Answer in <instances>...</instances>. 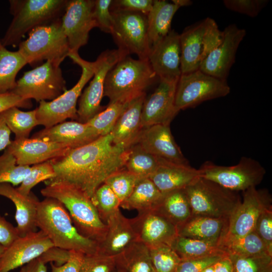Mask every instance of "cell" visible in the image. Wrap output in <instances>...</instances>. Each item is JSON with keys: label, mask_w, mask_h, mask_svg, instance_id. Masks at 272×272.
<instances>
[{"label": "cell", "mask_w": 272, "mask_h": 272, "mask_svg": "<svg viewBox=\"0 0 272 272\" xmlns=\"http://www.w3.org/2000/svg\"><path fill=\"white\" fill-rule=\"evenodd\" d=\"M128 54L122 50H106L94 61V72L89 85L81 94L77 109V121L86 123L102 111L100 103L104 96V86L108 72Z\"/></svg>", "instance_id": "cell-13"}, {"label": "cell", "mask_w": 272, "mask_h": 272, "mask_svg": "<svg viewBox=\"0 0 272 272\" xmlns=\"http://www.w3.org/2000/svg\"><path fill=\"white\" fill-rule=\"evenodd\" d=\"M227 254H217L189 259H181L176 272H201Z\"/></svg>", "instance_id": "cell-50"}, {"label": "cell", "mask_w": 272, "mask_h": 272, "mask_svg": "<svg viewBox=\"0 0 272 272\" xmlns=\"http://www.w3.org/2000/svg\"><path fill=\"white\" fill-rule=\"evenodd\" d=\"M153 0H116L112 1L110 11H125L148 14Z\"/></svg>", "instance_id": "cell-51"}, {"label": "cell", "mask_w": 272, "mask_h": 272, "mask_svg": "<svg viewBox=\"0 0 272 272\" xmlns=\"http://www.w3.org/2000/svg\"><path fill=\"white\" fill-rule=\"evenodd\" d=\"M180 7L173 2L154 0L147 15L148 35L150 48L171 31L174 15Z\"/></svg>", "instance_id": "cell-30"}, {"label": "cell", "mask_w": 272, "mask_h": 272, "mask_svg": "<svg viewBox=\"0 0 272 272\" xmlns=\"http://www.w3.org/2000/svg\"><path fill=\"white\" fill-rule=\"evenodd\" d=\"M178 79H160L154 92L143 104L141 121L144 128L155 124H170L179 111L175 105Z\"/></svg>", "instance_id": "cell-17"}, {"label": "cell", "mask_w": 272, "mask_h": 272, "mask_svg": "<svg viewBox=\"0 0 272 272\" xmlns=\"http://www.w3.org/2000/svg\"><path fill=\"white\" fill-rule=\"evenodd\" d=\"M27 64L18 50H9L3 45L0 39V94L11 92L15 88L16 76Z\"/></svg>", "instance_id": "cell-34"}, {"label": "cell", "mask_w": 272, "mask_h": 272, "mask_svg": "<svg viewBox=\"0 0 272 272\" xmlns=\"http://www.w3.org/2000/svg\"><path fill=\"white\" fill-rule=\"evenodd\" d=\"M156 79L159 78L148 59H135L127 55L107 73L104 96L109 98V103L129 102L145 93Z\"/></svg>", "instance_id": "cell-4"}, {"label": "cell", "mask_w": 272, "mask_h": 272, "mask_svg": "<svg viewBox=\"0 0 272 272\" xmlns=\"http://www.w3.org/2000/svg\"><path fill=\"white\" fill-rule=\"evenodd\" d=\"M6 149L18 165L29 166L60 157L72 149L64 145L31 138L15 139Z\"/></svg>", "instance_id": "cell-22"}, {"label": "cell", "mask_w": 272, "mask_h": 272, "mask_svg": "<svg viewBox=\"0 0 272 272\" xmlns=\"http://www.w3.org/2000/svg\"><path fill=\"white\" fill-rule=\"evenodd\" d=\"M60 64L47 60L43 64L24 73L11 91L25 100L37 102L53 100L66 90Z\"/></svg>", "instance_id": "cell-9"}, {"label": "cell", "mask_w": 272, "mask_h": 272, "mask_svg": "<svg viewBox=\"0 0 272 272\" xmlns=\"http://www.w3.org/2000/svg\"><path fill=\"white\" fill-rule=\"evenodd\" d=\"M223 39L201 62L199 70L221 80H226L235 60L238 47L246 35L245 29L231 24L223 31Z\"/></svg>", "instance_id": "cell-16"}, {"label": "cell", "mask_w": 272, "mask_h": 272, "mask_svg": "<svg viewBox=\"0 0 272 272\" xmlns=\"http://www.w3.org/2000/svg\"><path fill=\"white\" fill-rule=\"evenodd\" d=\"M179 34L174 30L150 48L148 60L157 77L177 79L181 75Z\"/></svg>", "instance_id": "cell-20"}, {"label": "cell", "mask_w": 272, "mask_h": 272, "mask_svg": "<svg viewBox=\"0 0 272 272\" xmlns=\"http://www.w3.org/2000/svg\"><path fill=\"white\" fill-rule=\"evenodd\" d=\"M141 179L124 168L111 174L104 183L108 185L116 195L121 205L130 196Z\"/></svg>", "instance_id": "cell-42"}, {"label": "cell", "mask_w": 272, "mask_h": 272, "mask_svg": "<svg viewBox=\"0 0 272 272\" xmlns=\"http://www.w3.org/2000/svg\"><path fill=\"white\" fill-rule=\"evenodd\" d=\"M52 246V243L40 230L19 237L0 255V272H10L22 267Z\"/></svg>", "instance_id": "cell-18"}, {"label": "cell", "mask_w": 272, "mask_h": 272, "mask_svg": "<svg viewBox=\"0 0 272 272\" xmlns=\"http://www.w3.org/2000/svg\"><path fill=\"white\" fill-rule=\"evenodd\" d=\"M230 92L227 80L197 70L180 75L176 86L175 105L179 112L194 108L205 101L225 97Z\"/></svg>", "instance_id": "cell-11"}, {"label": "cell", "mask_w": 272, "mask_h": 272, "mask_svg": "<svg viewBox=\"0 0 272 272\" xmlns=\"http://www.w3.org/2000/svg\"><path fill=\"white\" fill-rule=\"evenodd\" d=\"M172 2L180 8L181 7L189 6L192 4V2L190 0H173Z\"/></svg>", "instance_id": "cell-59"}, {"label": "cell", "mask_w": 272, "mask_h": 272, "mask_svg": "<svg viewBox=\"0 0 272 272\" xmlns=\"http://www.w3.org/2000/svg\"><path fill=\"white\" fill-rule=\"evenodd\" d=\"M129 102L109 103L105 109L99 112L86 123L100 137L107 135L111 133L119 116Z\"/></svg>", "instance_id": "cell-39"}, {"label": "cell", "mask_w": 272, "mask_h": 272, "mask_svg": "<svg viewBox=\"0 0 272 272\" xmlns=\"http://www.w3.org/2000/svg\"><path fill=\"white\" fill-rule=\"evenodd\" d=\"M201 272H233L231 261L227 254Z\"/></svg>", "instance_id": "cell-56"}, {"label": "cell", "mask_w": 272, "mask_h": 272, "mask_svg": "<svg viewBox=\"0 0 272 272\" xmlns=\"http://www.w3.org/2000/svg\"><path fill=\"white\" fill-rule=\"evenodd\" d=\"M254 230L272 256V208L265 210L258 217Z\"/></svg>", "instance_id": "cell-49"}, {"label": "cell", "mask_w": 272, "mask_h": 272, "mask_svg": "<svg viewBox=\"0 0 272 272\" xmlns=\"http://www.w3.org/2000/svg\"><path fill=\"white\" fill-rule=\"evenodd\" d=\"M0 195L10 199L16 207V228L20 237L37 231L38 198L31 192L28 195L20 193L10 183L0 184Z\"/></svg>", "instance_id": "cell-28"}, {"label": "cell", "mask_w": 272, "mask_h": 272, "mask_svg": "<svg viewBox=\"0 0 272 272\" xmlns=\"http://www.w3.org/2000/svg\"><path fill=\"white\" fill-rule=\"evenodd\" d=\"M68 56L82 69L81 77L77 84L59 97L50 101H42L35 109L39 125L49 128L65 121L66 119L77 120V104L82 90L92 78L94 62L83 59L78 53H69Z\"/></svg>", "instance_id": "cell-8"}, {"label": "cell", "mask_w": 272, "mask_h": 272, "mask_svg": "<svg viewBox=\"0 0 272 272\" xmlns=\"http://www.w3.org/2000/svg\"><path fill=\"white\" fill-rule=\"evenodd\" d=\"M71 251L52 246L44 252L40 257L47 263L53 262L56 265H61L69 259Z\"/></svg>", "instance_id": "cell-55"}, {"label": "cell", "mask_w": 272, "mask_h": 272, "mask_svg": "<svg viewBox=\"0 0 272 272\" xmlns=\"http://www.w3.org/2000/svg\"><path fill=\"white\" fill-rule=\"evenodd\" d=\"M228 255L232 262L233 272H272V256L268 254Z\"/></svg>", "instance_id": "cell-43"}, {"label": "cell", "mask_w": 272, "mask_h": 272, "mask_svg": "<svg viewBox=\"0 0 272 272\" xmlns=\"http://www.w3.org/2000/svg\"><path fill=\"white\" fill-rule=\"evenodd\" d=\"M91 200L99 218L104 224L119 210L120 207V201L118 198L105 183H103L96 190Z\"/></svg>", "instance_id": "cell-40"}, {"label": "cell", "mask_w": 272, "mask_h": 272, "mask_svg": "<svg viewBox=\"0 0 272 272\" xmlns=\"http://www.w3.org/2000/svg\"><path fill=\"white\" fill-rule=\"evenodd\" d=\"M155 210L176 227L186 222L192 216L191 210L184 189L164 194L161 202Z\"/></svg>", "instance_id": "cell-33"}, {"label": "cell", "mask_w": 272, "mask_h": 272, "mask_svg": "<svg viewBox=\"0 0 272 272\" xmlns=\"http://www.w3.org/2000/svg\"><path fill=\"white\" fill-rule=\"evenodd\" d=\"M268 3L266 0H225V7L250 17L257 16Z\"/></svg>", "instance_id": "cell-48"}, {"label": "cell", "mask_w": 272, "mask_h": 272, "mask_svg": "<svg viewBox=\"0 0 272 272\" xmlns=\"http://www.w3.org/2000/svg\"><path fill=\"white\" fill-rule=\"evenodd\" d=\"M30 166L18 165L10 152L6 149L0 156V184L20 185L29 173Z\"/></svg>", "instance_id": "cell-41"}, {"label": "cell", "mask_w": 272, "mask_h": 272, "mask_svg": "<svg viewBox=\"0 0 272 272\" xmlns=\"http://www.w3.org/2000/svg\"><path fill=\"white\" fill-rule=\"evenodd\" d=\"M1 114L9 129L15 134V139L28 138L32 130L39 125L35 109L23 111L14 106Z\"/></svg>", "instance_id": "cell-37"}, {"label": "cell", "mask_w": 272, "mask_h": 272, "mask_svg": "<svg viewBox=\"0 0 272 272\" xmlns=\"http://www.w3.org/2000/svg\"><path fill=\"white\" fill-rule=\"evenodd\" d=\"M40 192L63 205L82 236L97 243L103 239L107 226L99 218L91 198L83 191L67 183L57 182L46 184Z\"/></svg>", "instance_id": "cell-3"}, {"label": "cell", "mask_w": 272, "mask_h": 272, "mask_svg": "<svg viewBox=\"0 0 272 272\" xmlns=\"http://www.w3.org/2000/svg\"><path fill=\"white\" fill-rule=\"evenodd\" d=\"M107 231L103 239L97 243L96 252L114 257L138 241L130 219L120 210L112 215L106 224Z\"/></svg>", "instance_id": "cell-24"}, {"label": "cell", "mask_w": 272, "mask_h": 272, "mask_svg": "<svg viewBox=\"0 0 272 272\" xmlns=\"http://www.w3.org/2000/svg\"><path fill=\"white\" fill-rule=\"evenodd\" d=\"M136 144L157 158L189 164L174 140L170 124H155L144 128Z\"/></svg>", "instance_id": "cell-21"}, {"label": "cell", "mask_w": 272, "mask_h": 272, "mask_svg": "<svg viewBox=\"0 0 272 272\" xmlns=\"http://www.w3.org/2000/svg\"><path fill=\"white\" fill-rule=\"evenodd\" d=\"M198 169L200 177L236 192L256 187L266 174L265 168L258 161L245 156L235 165L221 166L207 161Z\"/></svg>", "instance_id": "cell-10"}, {"label": "cell", "mask_w": 272, "mask_h": 272, "mask_svg": "<svg viewBox=\"0 0 272 272\" xmlns=\"http://www.w3.org/2000/svg\"><path fill=\"white\" fill-rule=\"evenodd\" d=\"M184 190L192 216L229 219L241 202L238 192L200 177Z\"/></svg>", "instance_id": "cell-6"}, {"label": "cell", "mask_w": 272, "mask_h": 272, "mask_svg": "<svg viewBox=\"0 0 272 272\" xmlns=\"http://www.w3.org/2000/svg\"><path fill=\"white\" fill-rule=\"evenodd\" d=\"M128 150L114 144L111 133L100 137L50 160L55 176L44 183L45 185L57 182L67 183L91 198L109 176L125 168Z\"/></svg>", "instance_id": "cell-1"}, {"label": "cell", "mask_w": 272, "mask_h": 272, "mask_svg": "<svg viewBox=\"0 0 272 272\" xmlns=\"http://www.w3.org/2000/svg\"><path fill=\"white\" fill-rule=\"evenodd\" d=\"M19 237L16 227L0 215V244L6 248Z\"/></svg>", "instance_id": "cell-53"}, {"label": "cell", "mask_w": 272, "mask_h": 272, "mask_svg": "<svg viewBox=\"0 0 272 272\" xmlns=\"http://www.w3.org/2000/svg\"><path fill=\"white\" fill-rule=\"evenodd\" d=\"M114 259L117 272H155L149 248L139 241L114 257Z\"/></svg>", "instance_id": "cell-31"}, {"label": "cell", "mask_w": 272, "mask_h": 272, "mask_svg": "<svg viewBox=\"0 0 272 272\" xmlns=\"http://www.w3.org/2000/svg\"><path fill=\"white\" fill-rule=\"evenodd\" d=\"M5 248L4 246L0 244V255L3 252Z\"/></svg>", "instance_id": "cell-60"}, {"label": "cell", "mask_w": 272, "mask_h": 272, "mask_svg": "<svg viewBox=\"0 0 272 272\" xmlns=\"http://www.w3.org/2000/svg\"><path fill=\"white\" fill-rule=\"evenodd\" d=\"M113 19L111 32L118 49L136 54L139 59H148L150 50L147 16L143 14L110 11Z\"/></svg>", "instance_id": "cell-12"}, {"label": "cell", "mask_w": 272, "mask_h": 272, "mask_svg": "<svg viewBox=\"0 0 272 272\" xmlns=\"http://www.w3.org/2000/svg\"><path fill=\"white\" fill-rule=\"evenodd\" d=\"M158 166L149 178L162 194L185 188L199 177L198 169L189 164L172 162L159 158Z\"/></svg>", "instance_id": "cell-27"}, {"label": "cell", "mask_w": 272, "mask_h": 272, "mask_svg": "<svg viewBox=\"0 0 272 272\" xmlns=\"http://www.w3.org/2000/svg\"><path fill=\"white\" fill-rule=\"evenodd\" d=\"M11 131L0 114V151L5 150L11 144Z\"/></svg>", "instance_id": "cell-58"}, {"label": "cell", "mask_w": 272, "mask_h": 272, "mask_svg": "<svg viewBox=\"0 0 272 272\" xmlns=\"http://www.w3.org/2000/svg\"><path fill=\"white\" fill-rule=\"evenodd\" d=\"M170 247L181 259L199 258L217 254H226L218 243L177 236Z\"/></svg>", "instance_id": "cell-35"}, {"label": "cell", "mask_w": 272, "mask_h": 272, "mask_svg": "<svg viewBox=\"0 0 272 272\" xmlns=\"http://www.w3.org/2000/svg\"><path fill=\"white\" fill-rule=\"evenodd\" d=\"M149 248L155 272H176L181 258L170 246L161 245Z\"/></svg>", "instance_id": "cell-44"}, {"label": "cell", "mask_w": 272, "mask_h": 272, "mask_svg": "<svg viewBox=\"0 0 272 272\" xmlns=\"http://www.w3.org/2000/svg\"><path fill=\"white\" fill-rule=\"evenodd\" d=\"M94 0H71L61 17V26L67 39L69 53H78L87 44L90 31L96 27L93 17Z\"/></svg>", "instance_id": "cell-15"}, {"label": "cell", "mask_w": 272, "mask_h": 272, "mask_svg": "<svg viewBox=\"0 0 272 272\" xmlns=\"http://www.w3.org/2000/svg\"><path fill=\"white\" fill-rule=\"evenodd\" d=\"M271 195L266 188L251 187L243 191V200L229 219L224 238L243 237L254 230L259 216L272 208Z\"/></svg>", "instance_id": "cell-14"}, {"label": "cell", "mask_w": 272, "mask_h": 272, "mask_svg": "<svg viewBox=\"0 0 272 272\" xmlns=\"http://www.w3.org/2000/svg\"><path fill=\"white\" fill-rule=\"evenodd\" d=\"M100 136L87 123L63 121L34 133L31 138L65 145L75 149L87 145Z\"/></svg>", "instance_id": "cell-23"}, {"label": "cell", "mask_w": 272, "mask_h": 272, "mask_svg": "<svg viewBox=\"0 0 272 272\" xmlns=\"http://www.w3.org/2000/svg\"><path fill=\"white\" fill-rule=\"evenodd\" d=\"M55 176V170L50 161L35 164L30 166L29 173L16 188L23 195H28L37 184L50 180Z\"/></svg>", "instance_id": "cell-45"}, {"label": "cell", "mask_w": 272, "mask_h": 272, "mask_svg": "<svg viewBox=\"0 0 272 272\" xmlns=\"http://www.w3.org/2000/svg\"><path fill=\"white\" fill-rule=\"evenodd\" d=\"M146 93L130 100L117 120L111 134L115 145L128 149L135 144L144 129L141 116Z\"/></svg>", "instance_id": "cell-26"}, {"label": "cell", "mask_w": 272, "mask_h": 272, "mask_svg": "<svg viewBox=\"0 0 272 272\" xmlns=\"http://www.w3.org/2000/svg\"><path fill=\"white\" fill-rule=\"evenodd\" d=\"M209 18L186 27L179 34L181 74L199 70L205 58V32Z\"/></svg>", "instance_id": "cell-25"}, {"label": "cell", "mask_w": 272, "mask_h": 272, "mask_svg": "<svg viewBox=\"0 0 272 272\" xmlns=\"http://www.w3.org/2000/svg\"><path fill=\"white\" fill-rule=\"evenodd\" d=\"M112 0H94L93 17L96 27L101 31L111 33L113 19L110 10Z\"/></svg>", "instance_id": "cell-47"}, {"label": "cell", "mask_w": 272, "mask_h": 272, "mask_svg": "<svg viewBox=\"0 0 272 272\" xmlns=\"http://www.w3.org/2000/svg\"><path fill=\"white\" fill-rule=\"evenodd\" d=\"M46 264L39 256L22 266L19 272H47Z\"/></svg>", "instance_id": "cell-57"}, {"label": "cell", "mask_w": 272, "mask_h": 272, "mask_svg": "<svg viewBox=\"0 0 272 272\" xmlns=\"http://www.w3.org/2000/svg\"><path fill=\"white\" fill-rule=\"evenodd\" d=\"M163 197V194L149 178H142L120 207L127 210H136L138 213L155 210Z\"/></svg>", "instance_id": "cell-32"}, {"label": "cell", "mask_w": 272, "mask_h": 272, "mask_svg": "<svg viewBox=\"0 0 272 272\" xmlns=\"http://www.w3.org/2000/svg\"><path fill=\"white\" fill-rule=\"evenodd\" d=\"M18 46V51L31 65L45 60L60 64L70 52L61 18L33 29L28 32V38Z\"/></svg>", "instance_id": "cell-7"}, {"label": "cell", "mask_w": 272, "mask_h": 272, "mask_svg": "<svg viewBox=\"0 0 272 272\" xmlns=\"http://www.w3.org/2000/svg\"><path fill=\"white\" fill-rule=\"evenodd\" d=\"M115 270L114 257L95 252L84 255L79 272H113Z\"/></svg>", "instance_id": "cell-46"}, {"label": "cell", "mask_w": 272, "mask_h": 272, "mask_svg": "<svg viewBox=\"0 0 272 272\" xmlns=\"http://www.w3.org/2000/svg\"><path fill=\"white\" fill-rule=\"evenodd\" d=\"M130 221L138 241L148 248L170 246L178 235L176 226L156 210L138 213Z\"/></svg>", "instance_id": "cell-19"}, {"label": "cell", "mask_w": 272, "mask_h": 272, "mask_svg": "<svg viewBox=\"0 0 272 272\" xmlns=\"http://www.w3.org/2000/svg\"><path fill=\"white\" fill-rule=\"evenodd\" d=\"M32 104L30 100H25L11 92L0 94V114L12 107L31 108Z\"/></svg>", "instance_id": "cell-54"}, {"label": "cell", "mask_w": 272, "mask_h": 272, "mask_svg": "<svg viewBox=\"0 0 272 272\" xmlns=\"http://www.w3.org/2000/svg\"><path fill=\"white\" fill-rule=\"evenodd\" d=\"M229 219L192 216L177 227L178 236L220 244L228 228Z\"/></svg>", "instance_id": "cell-29"}, {"label": "cell", "mask_w": 272, "mask_h": 272, "mask_svg": "<svg viewBox=\"0 0 272 272\" xmlns=\"http://www.w3.org/2000/svg\"><path fill=\"white\" fill-rule=\"evenodd\" d=\"M220 245L222 250L227 255H270L263 241L254 230L243 237L224 238Z\"/></svg>", "instance_id": "cell-36"}, {"label": "cell", "mask_w": 272, "mask_h": 272, "mask_svg": "<svg viewBox=\"0 0 272 272\" xmlns=\"http://www.w3.org/2000/svg\"><path fill=\"white\" fill-rule=\"evenodd\" d=\"M36 224L55 247L84 254L96 252L97 243L78 232L63 205L55 198L45 197L39 201Z\"/></svg>", "instance_id": "cell-2"}, {"label": "cell", "mask_w": 272, "mask_h": 272, "mask_svg": "<svg viewBox=\"0 0 272 272\" xmlns=\"http://www.w3.org/2000/svg\"><path fill=\"white\" fill-rule=\"evenodd\" d=\"M67 0H11L12 21L1 39L5 47L18 45L27 32L49 24L62 16Z\"/></svg>", "instance_id": "cell-5"}, {"label": "cell", "mask_w": 272, "mask_h": 272, "mask_svg": "<svg viewBox=\"0 0 272 272\" xmlns=\"http://www.w3.org/2000/svg\"><path fill=\"white\" fill-rule=\"evenodd\" d=\"M158 164V158L135 144L128 150L125 169L140 178H149L156 170Z\"/></svg>", "instance_id": "cell-38"}, {"label": "cell", "mask_w": 272, "mask_h": 272, "mask_svg": "<svg viewBox=\"0 0 272 272\" xmlns=\"http://www.w3.org/2000/svg\"><path fill=\"white\" fill-rule=\"evenodd\" d=\"M69 259L62 265H56L50 262L51 272H79L84 254L75 250H70Z\"/></svg>", "instance_id": "cell-52"}, {"label": "cell", "mask_w": 272, "mask_h": 272, "mask_svg": "<svg viewBox=\"0 0 272 272\" xmlns=\"http://www.w3.org/2000/svg\"><path fill=\"white\" fill-rule=\"evenodd\" d=\"M113 272H117V271H116V270H115L114 271H113Z\"/></svg>", "instance_id": "cell-61"}]
</instances>
